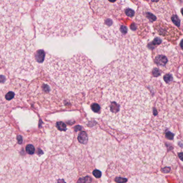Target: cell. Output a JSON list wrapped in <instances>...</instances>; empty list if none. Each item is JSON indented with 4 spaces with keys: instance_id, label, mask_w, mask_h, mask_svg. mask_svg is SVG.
I'll use <instances>...</instances> for the list:
<instances>
[{
    "instance_id": "obj_1",
    "label": "cell",
    "mask_w": 183,
    "mask_h": 183,
    "mask_svg": "<svg viewBox=\"0 0 183 183\" xmlns=\"http://www.w3.org/2000/svg\"><path fill=\"white\" fill-rule=\"evenodd\" d=\"M98 84L103 88L101 114L108 125L127 134L143 130L152 114L148 90L138 81L120 78H104Z\"/></svg>"
},
{
    "instance_id": "obj_2",
    "label": "cell",
    "mask_w": 183,
    "mask_h": 183,
    "mask_svg": "<svg viewBox=\"0 0 183 183\" xmlns=\"http://www.w3.org/2000/svg\"><path fill=\"white\" fill-rule=\"evenodd\" d=\"M91 17L84 0H57L39 7L35 24L40 34L46 37L67 38L79 34Z\"/></svg>"
},
{
    "instance_id": "obj_3",
    "label": "cell",
    "mask_w": 183,
    "mask_h": 183,
    "mask_svg": "<svg viewBox=\"0 0 183 183\" xmlns=\"http://www.w3.org/2000/svg\"><path fill=\"white\" fill-rule=\"evenodd\" d=\"M44 69L54 83L70 95L94 87L99 79V70L82 53H78L68 59L47 54Z\"/></svg>"
},
{
    "instance_id": "obj_4",
    "label": "cell",
    "mask_w": 183,
    "mask_h": 183,
    "mask_svg": "<svg viewBox=\"0 0 183 183\" xmlns=\"http://www.w3.org/2000/svg\"><path fill=\"white\" fill-rule=\"evenodd\" d=\"M34 40L20 26L1 31V53L3 63L10 74L28 79L37 74L39 63L35 59Z\"/></svg>"
},
{
    "instance_id": "obj_5",
    "label": "cell",
    "mask_w": 183,
    "mask_h": 183,
    "mask_svg": "<svg viewBox=\"0 0 183 183\" xmlns=\"http://www.w3.org/2000/svg\"><path fill=\"white\" fill-rule=\"evenodd\" d=\"M165 153L162 142L151 133L128 138L118 149L119 160L133 173H145L157 169Z\"/></svg>"
},
{
    "instance_id": "obj_6",
    "label": "cell",
    "mask_w": 183,
    "mask_h": 183,
    "mask_svg": "<svg viewBox=\"0 0 183 183\" xmlns=\"http://www.w3.org/2000/svg\"><path fill=\"white\" fill-rule=\"evenodd\" d=\"M118 59L110 65L113 78L126 80H146L151 69L149 54L140 41L132 37L121 39Z\"/></svg>"
},
{
    "instance_id": "obj_7",
    "label": "cell",
    "mask_w": 183,
    "mask_h": 183,
    "mask_svg": "<svg viewBox=\"0 0 183 183\" xmlns=\"http://www.w3.org/2000/svg\"><path fill=\"white\" fill-rule=\"evenodd\" d=\"M77 169L67 155L58 154L44 162L40 168V183H73L78 177Z\"/></svg>"
},
{
    "instance_id": "obj_8",
    "label": "cell",
    "mask_w": 183,
    "mask_h": 183,
    "mask_svg": "<svg viewBox=\"0 0 183 183\" xmlns=\"http://www.w3.org/2000/svg\"><path fill=\"white\" fill-rule=\"evenodd\" d=\"M31 102L40 108L54 110L63 105V96L53 81L38 78L30 83L28 90Z\"/></svg>"
},
{
    "instance_id": "obj_9",
    "label": "cell",
    "mask_w": 183,
    "mask_h": 183,
    "mask_svg": "<svg viewBox=\"0 0 183 183\" xmlns=\"http://www.w3.org/2000/svg\"><path fill=\"white\" fill-rule=\"evenodd\" d=\"M31 0H1V30L18 26L22 16L27 13Z\"/></svg>"
},
{
    "instance_id": "obj_10",
    "label": "cell",
    "mask_w": 183,
    "mask_h": 183,
    "mask_svg": "<svg viewBox=\"0 0 183 183\" xmlns=\"http://www.w3.org/2000/svg\"><path fill=\"white\" fill-rule=\"evenodd\" d=\"M115 16H93V25L95 30L102 39L109 44H115L120 40L122 25Z\"/></svg>"
},
{
    "instance_id": "obj_11",
    "label": "cell",
    "mask_w": 183,
    "mask_h": 183,
    "mask_svg": "<svg viewBox=\"0 0 183 183\" xmlns=\"http://www.w3.org/2000/svg\"><path fill=\"white\" fill-rule=\"evenodd\" d=\"M89 149L93 155L110 157L117 151V143L113 138L103 130H95L90 134Z\"/></svg>"
},
{
    "instance_id": "obj_12",
    "label": "cell",
    "mask_w": 183,
    "mask_h": 183,
    "mask_svg": "<svg viewBox=\"0 0 183 183\" xmlns=\"http://www.w3.org/2000/svg\"><path fill=\"white\" fill-rule=\"evenodd\" d=\"M19 78L12 80L4 88H1V108L16 106L23 101L28 92V83Z\"/></svg>"
},
{
    "instance_id": "obj_13",
    "label": "cell",
    "mask_w": 183,
    "mask_h": 183,
    "mask_svg": "<svg viewBox=\"0 0 183 183\" xmlns=\"http://www.w3.org/2000/svg\"><path fill=\"white\" fill-rule=\"evenodd\" d=\"M73 133L65 123L57 122L52 126L50 131V151L52 153L63 152L72 143Z\"/></svg>"
},
{
    "instance_id": "obj_14",
    "label": "cell",
    "mask_w": 183,
    "mask_h": 183,
    "mask_svg": "<svg viewBox=\"0 0 183 183\" xmlns=\"http://www.w3.org/2000/svg\"><path fill=\"white\" fill-rule=\"evenodd\" d=\"M153 59L160 70L169 72L178 63L179 55L172 46L164 43L153 51Z\"/></svg>"
},
{
    "instance_id": "obj_15",
    "label": "cell",
    "mask_w": 183,
    "mask_h": 183,
    "mask_svg": "<svg viewBox=\"0 0 183 183\" xmlns=\"http://www.w3.org/2000/svg\"><path fill=\"white\" fill-rule=\"evenodd\" d=\"M90 7L94 15L99 16H115L119 17L122 13L119 0H91Z\"/></svg>"
},
{
    "instance_id": "obj_16",
    "label": "cell",
    "mask_w": 183,
    "mask_h": 183,
    "mask_svg": "<svg viewBox=\"0 0 183 183\" xmlns=\"http://www.w3.org/2000/svg\"><path fill=\"white\" fill-rule=\"evenodd\" d=\"M23 168L17 162H11L4 167L1 174V182H19L18 179L23 181V178H26Z\"/></svg>"
},
{
    "instance_id": "obj_17",
    "label": "cell",
    "mask_w": 183,
    "mask_h": 183,
    "mask_svg": "<svg viewBox=\"0 0 183 183\" xmlns=\"http://www.w3.org/2000/svg\"><path fill=\"white\" fill-rule=\"evenodd\" d=\"M153 28L158 35L172 44L176 43L181 36V33L177 29L160 20L156 22Z\"/></svg>"
},
{
    "instance_id": "obj_18",
    "label": "cell",
    "mask_w": 183,
    "mask_h": 183,
    "mask_svg": "<svg viewBox=\"0 0 183 183\" xmlns=\"http://www.w3.org/2000/svg\"><path fill=\"white\" fill-rule=\"evenodd\" d=\"M16 142V134L15 129L11 126L1 121V151L14 145Z\"/></svg>"
},
{
    "instance_id": "obj_19",
    "label": "cell",
    "mask_w": 183,
    "mask_h": 183,
    "mask_svg": "<svg viewBox=\"0 0 183 183\" xmlns=\"http://www.w3.org/2000/svg\"><path fill=\"white\" fill-rule=\"evenodd\" d=\"M107 175L111 180L110 181L124 183L127 181V173L118 163H113L109 166L107 170Z\"/></svg>"
},
{
    "instance_id": "obj_20",
    "label": "cell",
    "mask_w": 183,
    "mask_h": 183,
    "mask_svg": "<svg viewBox=\"0 0 183 183\" xmlns=\"http://www.w3.org/2000/svg\"><path fill=\"white\" fill-rule=\"evenodd\" d=\"M152 8L160 17L169 21L172 15V10L168 0H158L153 3Z\"/></svg>"
},
{
    "instance_id": "obj_21",
    "label": "cell",
    "mask_w": 183,
    "mask_h": 183,
    "mask_svg": "<svg viewBox=\"0 0 183 183\" xmlns=\"http://www.w3.org/2000/svg\"><path fill=\"white\" fill-rule=\"evenodd\" d=\"M129 181L133 183H162L165 182L166 181L160 175L145 174L134 176L130 178Z\"/></svg>"
},
{
    "instance_id": "obj_22",
    "label": "cell",
    "mask_w": 183,
    "mask_h": 183,
    "mask_svg": "<svg viewBox=\"0 0 183 183\" xmlns=\"http://www.w3.org/2000/svg\"><path fill=\"white\" fill-rule=\"evenodd\" d=\"M25 151L28 156H31V157H35V156L39 157L44 154L42 149H41V147H39L38 143L36 142L35 145L32 142L27 143L25 145Z\"/></svg>"
},
{
    "instance_id": "obj_23",
    "label": "cell",
    "mask_w": 183,
    "mask_h": 183,
    "mask_svg": "<svg viewBox=\"0 0 183 183\" xmlns=\"http://www.w3.org/2000/svg\"><path fill=\"white\" fill-rule=\"evenodd\" d=\"M45 53L43 50H37L35 53V59L39 63H42L45 59Z\"/></svg>"
},
{
    "instance_id": "obj_24",
    "label": "cell",
    "mask_w": 183,
    "mask_h": 183,
    "mask_svg": "<svg viewBox=\"0 0 183 183\" xmlns=\"http://www.w3.org/2000/svg\"><path fill=\"white\" fill-rule=\"evenodd\" d=\"M88 139H89V138H88V136L84 132H82L78 134V140L80 143L85 144L88 142Z\"/></svg>"
},
{
    "instance_id": "obj_25",
    "label": "cell",
    "mask_w": 183,
    "mask_h": 183,
    "mask_svg": "<svg viewBox=\"0 0 183 183\" xmlns=\"http://www.w3.org/2000/svg\"><path fill=\"white\" fill-rule=\"evenodd\" d=\"M171 20L172 21V22H173L177 26H178V27H179V26H180V22H180V20H179V17H178V16L176 15H174L172 16V17H171Z\"/></svg>"
},
{
    "instance_id": "obj_26",
    "label": "cell",
    "mask_w": 183,
    "mask_h": 183,
    "mask_svg": "<svg viewBox=\"0 0 183 183\" xmlns=\"http://www.w3.org/2000/svg\"><path fill=\"white\" fill-rule=\"evenodd\" d=\"M126 15L130 17H133L135 15V11L130 9H126L125 10Z\"/></svg>"
},
{
    "instance_id": "obj_27",
    "label": "cell",
    "mask_w": 183,
    "mask_h": 183,
    "mask_svg": "<svg viewBox=\"0 0 183 183\" xmlns=\"http://www.w3.org/2000/svg\"><path fill=\"white\" fill-rule=\"evenodd\" d=\"M93 175H94L96 178H100L102 175V173L100 171L98 170H95L93 171Z\"/></svg>"
},
{
    "instance_id": "obj_28",
    "label": "cell",
    "mask_w": 183,
    "mask_h": 183,
    "mask_svg": "<svg viewBox=\"0 0 183 183\" xmlns=\"http://www.w3.org/2000/svg\"><path fill=\"white\" fill-rule=\"evenodd\" d=\"M164 80H165L166 83H169L172 80V77L170 74H166L164 76Z\"/></svg>"
},
{
    "instance_id": "obj_29",
    "label": "cell",
    "mask_w": 183,
    "mask_h": 183,
    "mask_svg": "<svg viewBox=\"0 0 183 183\" xmlns=\"http://www.w3.org/2000/svg\"><path fill=\"white\" fill-rule=\"evenodd\" d=\"M153 74L155 76H159L160 75V73L157 69H155L153 70Z\"/></svg>"
},
{
    "instance_id": "obj_30",
    "label": "cell",
    "mask_w": 183,
    "mask_h": 183,
    "mask_svg": "<svg viewBox=\"0 0 183 183\" xmlns=\"http://www.w3.org/2000/svg\"><path fill=\"white\" fill-rule=\"evenodd\" d=\"M154 44H160L161 43V40L160 38H157L154 39Z\"/></svg>"
},
{
    "instance_id": "obj_31",
    "label": "cell",
    "mask_w": 183,
    "mask_h": 183,
    "mask_svg": "<svg viewBox=\"0 0 183 183\" xmlns=\"http://www.w3.org/2000/svg\"><path fill=\"white\" fill-rule=\"evenodd\" d=\"M178 156L181 160L183 161V153H181L178 154Z\"/></svg>"
},
{
    "instance_id": "obj_32",
    "label": "cell",
    "mask_w": 183,
    "mask_h": 183,
    "mask_svg": "<svg viewBox=\"0 0 183 183\" xmlns=\"http://www.w3.org/2000/svg\"><path fill=\"white\" fill-rule=\"evenodd\" d=\"M180 46H181V48L183 50V39L181 41V43H180Z\"/></svg>"
},
{
    "instance_id": "obj_33",
    "label": "cell",
    "mask_w": 183,
    "mask_h": 183,
    "mask_svg": "<svg viewBox=\"0 0 183 183\" xmlns=\"http://www.w3.org/2000/svg\"><path fill=\"white\" fill-rule=\"evenodd\" d=\"M181 14H182V15L183 16V8H182L181 9Z\"/></svg>"
},
{
    "instance_id": "obj_34",
    "label": "cell",
    "mask_w": 183,
    "mask_h": 183,
    "mask_svg": "<svg viewBox=\"0 0 183 183\" xmlns=\"http://www.w3.org/2000/svg\"><path fill=\"white\" fill-rule=\"evenodd\" d=\"M85 1H90V0H84Z\"/></svg>"
}]
</instances>
